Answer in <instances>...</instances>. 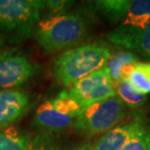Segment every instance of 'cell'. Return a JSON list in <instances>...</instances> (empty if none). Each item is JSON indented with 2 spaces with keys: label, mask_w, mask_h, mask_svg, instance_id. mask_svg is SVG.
I'll return each mask as SVG.
<instances>
[{
  "label": "cell",
  "mask_w": 150,
  "mask_h": 150,
  "mask_svg": "<svg viewBox=\"0 0 150 150\" xmlns=\"http://www.w3.org/2000/svg\"><path fill=\"white\" fill-rule=\"evenodd\" d=\"M111 55L103 44H86L70 48L62 53L54 62L53 75L65 87L104 67Z\"/></svg>",
  "instance_id": "obj_1"
},
{
  "label": "cell",
  "mask_w": 150,
  "mask_h": 150,
  "mask_svg": "<svg viewBox=\"0 0 150 150\" xmlns=\"http://www.w3.org/2000/svg\"><path fill=\"white\" fill-rule=\"evenodd\" d=\"M86 20L77 13L51 16L37 23L36 40L46 53L79 43L87 34Z\"/></svg>",
  "instance_id": "obj_2"
},
{
  "label": "cell",
  "mask_w": 150,
  "mask_h": 150,
  "mask_svg": "<svg viewBox=\"0 0 150 150\" xmlns=\"http://www.w3.org/2000/svg\"><path fill=\"white\" fill-rule=\"evenodd\" d=\"M126 105L115 96L84 107L73 123L74 130L87 137L106 133L124 118Z\"/></svg>",
  "instance_id": "obj_3"
},
{
  "label": "cell",
  "mask_w": 150,
  "mask_h": 150,
  "mask_svg": "<svg viewBox=\"0 0 150 150\" xmlns=\"http://www.w3.org/2000/svg\"><path fill=\"white\" fill-rule=\"evenodd\" d=\"M46 1L0 0V29L15 35H28L38 23Z\"/></svg>",
  "instance_id": "obj_4"
},
{
  "label": "cell",
  "mask_w": 150,
  "mask_h": 150,
  "mask_svg": "<svg viewBox=\"0 0 150 150\" xmlns=\"http://www.w3.org/2000/svg\"><path fill=\"white\" fill-rule=\"evenodd\" d=\"M82 109L67 91H64L39 105L34 115V123L46 131H62L73 126Z\"/></svg>",
  "instance_id": "obj_5"
},
{
  "label": "cell",
  "mask_w": 150,
  "mask_h": 150,
  "mask_svg": "<svg viewBox=\"0 0 150 150\" xmlns=\"http://www.w3.org/2000/svg\"><path fill=\"white\" fill-rule=\"evenodd\" d=\"M67 93L83 108L116 96L115 87L105 67L81 78L69 87Z\"/></svg>",
  "instance_id": "obj_6"
},
{
  "label": "cell",
  "mask_w": 150,
  "mask_h": 150,
  "mask_svg": "<svg viewBox=\"0 0 150 150\" xmlns=\"http://www.w3.org/2000/svg\"><path fill=\"white\" fill-rule=\"evenodd\" d=\"M107 38L111 43L150 59V18L123 21Z\"/></svg>",
  "instance_id": "obj_7"
},
{
  "label": "cell",
  "mask_w": 150,
  "mask_h": 150,
  "mask_svg": "<svg viewBox=\"0 0 150 150\" xmlns=\"http://www.w3.org/2000/svg\"><path fill=\"white\" fill-rule=\"evenodd\" d=\"M36 67L22 54L4 52L0 56V91L14 90L33 76Z\"/></svg>",
  "instance_id": "obj_8"
},
{
  "label": "cell",
  "mask_w": 150,
  "mask_h": 150,
  "mask_svg": "<svg viewBox=\"0 0 150 150\" xmlns=\"http://www.w3.org/2000/svg\"><path fill=\"white\" fill-rule=\"evenodd\" d=\"M30 106L29 96L20 90L0 91V130L12 127Z\"/></svg>",
  "instance_id": "obj_9"
},
{
  "label": "cell",
  "mask_w": 150,
  "mask_h": 150,
  "mask_svg": "<svg viewBox=\"0 0 150 150\" xmlns=\"http://www.w3.org/2000/svg\"><path fill=\"white\" fill-rule=\"evenodd\" d=\"M142 120V117H136L130 123L114 127L91 145L90 150H121L137 132Z\"/></svg>",
  "instance_id": "obj_10"
},
{
  "label": "cell",
  "mask_w": 150,
  "mask_h": 150,
  "mask_svg": "<svg viewBox=\"0 0 150 150\" xmlns=\"http://www.w3.org/2000/svg\"><path fill=\"white\" fill-rule=\"evenodd\" d=\"M95 6L109 20L120 22L139 17L144 10L142 0H103L96 1Z\"/></svg>",
  "instance_id": "obj_11"
},
{
  "label": "cell",
  "mask_w": 150,
  "mask_h": 150,
  "mask_svg": "<svg viewBox=\"0 0 150 150\" xmlns=\"http://www.w3.org/2000/svg\"><path fill=\"white\" fill-rule=\"evenodd\" d=\"M139 62L137 57L128 51H118L110 55L105 68L115 85L122 79H127L131 68Z\"/></svg>",
  "instance_id": "obj_12"
},
{
  "label": "cell",
  "mask_w": 150,
  "mask_h": 150,
  "mask_svg": "<svg viewBox=\"0 0 150 150\" xmlns=\"http://www.w3.org/2000/svg\"><path fill=\"white\" fill-rule=\"evenodd\" d=\"M31 137L14 127L0 130V150H28Z\"/></svg>",
  "instance_id": "obj_13"
},
{
  "label": "cell",
  "mask_w": 150,
  "mask_h": 150,
  "mask_svg": "<svg viewBox=\"0 0 150 150\" xmlns=\"http://www.w3.org/2000/svg\"><path fill=\"white\" fill-rule=\"evenodd\" d=\"M127 80L139 94H150V62H137L131 68Z\"/></svg>",
  "instance_id": "obj_14"
},
{
  "label": "cell",
  "mask_w": 150,
  "mask_h": 150,
  "mask_svg": "<svg viewBox=\"0 0 150 150\" xmlns=\"http://www.w3.org/2000/svg\"><path fill=\"white\" fill-rule=\"evenodd\" d=\"M114 87H115L116 96L122 100V103L126 106L136 108V107L142 106L145 103L146 96L137 92L131 86L127 79L120 80L118 83L114 85Z\"/></svg>",
  "instance_id": "obj_15"
},
{
  "label": "cell",
  "mask_w": 150,
  "mask_h": 150,
  "mask_svg": "<svg viewBox=\"0 0 150 150\" xmlns=\"http://www.w3.org/2000/svg\"><path fill=\"white\" fill-rule=\"evenodd\" d=\"M121 150H150V127L144 119Z\"/></svg>",
  "instance_id": "obj_16"
},
{
  "label": "cell",
  "mask_w": 150,
  "mask_h": 150,
  "mask_svg": "<svg viewBox=\"0 0 150 150\" xmlns=\"http://www.w3.org/2000/svg\"><path fill=\"white\" fill-rule=\"evenodd\" d=\"M28 150H62L54 142L53 139L49 134L37 136L31 139L30 144Z\"/></svg>",
  "instance_id": "obj_17"
},
{
  "label": "cell",
  "mask_w": 150,
  "mask_h": 150,
  "mask_svg": "<svg viewBox=\"0 0 150 150\" xmlns=\"http://www.w3.org/2000/svg\"><path fill=\"white\" fill-rule=\"evenodd\" d=\"M71 2L69 1H46V6L45 7L48 8L52 16H59V15L65 14L64 12L67 10L69 7Z\"/></svg>",
  "instance_id": "obj_18"
},
{
  "label": "cell",
  "mask_w": 150,
  "mask_h": 150,
  "mask_svg": "<svg viewBox=\"0 0 150 150\" xmlns=\"http://www.w3.org/2000/svg\"><path fill=\"white\" fill-rule=\"evenodd\" d=\"M91 149V145H82V146H80V147H78L76 149H74V150H90Z\"/></svg>",
  "instance_id": "obj_19"
},
{
  "label": "cell",
  "mask_w": 150,
  "mask_h": 150,
  "mask_svg": "<svg viewBox=\"0 0 150 150\" xmlns=\"http://www.w3.org/2000/svg\"><path fill=\"white\" fill-rule=\"evenodd\" d=\"M3 46H4V40H3L2 37H0V56H1V54H2Z\"/></svg>",
  "instance_id": "obj_20"
}]
</instances>
